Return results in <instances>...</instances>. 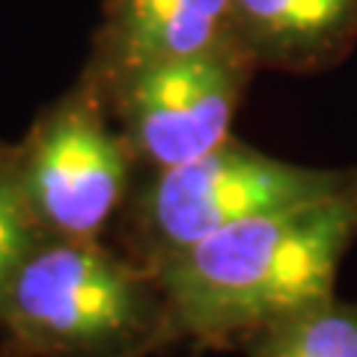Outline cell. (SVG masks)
I'll return each instance as SVG.
<instances>
[{"instance_id":"1","label":"cell","mask_w":357,"mask_h":357,"mask_svg":"<svg viewBox=\"0 0 357 357\" xmlns=\"http://www.w3.org/2000/svg\"><path fill=\"white\" fill-rule=\"evenodd\" d=\"M357 241V185L328 199L268 211L215 232L155 268L182 342L194 351L238 349L274 319L337 295Z\"/></svg>"},{"instance_id":"2","label":"cell","mask_w":357,"mask_h":357,"mask_svg":"<svg viewBox=\"0 0 357 357\" xmlns=\"http://www.w3.org/2000/svg\"><path fill=\"white\" fill-rule=\"evenodd\" d=\"M176 345L161 277L107 238L45 236L0 301V357H158Z\"/></svg>"},{"instance_id":"3","label":"cell","mask_w":357,"mask_h":357,"mask_svg":"<svg viewBox=\"0 0 357 357\" xmlns=\"http://www.w3.org/2000/svg\"><path fill=\"white\" fill-rule=\"evenodd\" d=\"M351 185H357V164H292L232 134L199 158L140 170L110 236L128 259L155 271L238 220L337 197Z\"/></svg>"},{"instance_id":"4","label":"cell","mask_w":357,"mask_h":357,"mask_svg":"<svg viewBox=\"0 0 357 357\" xmlns=\"http://www.w3.org/2000/svg\"><path fill=\"white\" fill-rule=\"evenodd\" d=\"M15 161L27 206L51 238H107L140 176L102 86L84 69L33 116Z\"/></svg>"},{"instance_id":"5","label":"cell","mask_w":357,"mask_h":357,"mask_svg":"<svg viewBox=\"0 0 357 357\" xmlns=\"http://www.w3.org/2000/svg\"><path fill=\"white\" fill-rule=\"evenodd\" d=\"M259 72L236 45L194 57L128 69L102 86L107 107L140 170L185 164L232 137V126Z\"/></svg>"},{"instance_id":"6","label":"cell","mask_w":357,"mask_h":357,"mask_svg":"<svg viewBox=\"0 0 357 357\" xmlns=\"http://www.w3.org/2000/svg\"><path fill=\"white\" fill-rule=\"evenodd\" d=\"M232 0H105L84 72L110 81L146 63L229 45Z\"/></svg>"},{"instance_id":"7","label":"cell","mask_w":357,"mask_h":357,"mask_svg":"<svg viewBox=\"0 0 357 357\" xmlns=\"http://www.w3.org/2000/svg\"><path fill=\"white\" fill-rule=\"evenodd\" d=\"M229 42L259 72H328L357 45V0H232Z\"/></svg>"},{"instance_id":"8","label":"cell","mask_w":357,"mask_h":357,"mask_svg":"<svg viewBox=\"0 0 357 357\" xmlns=\"http://www.w3.org/2000/svg\"><path fill=\"white\" fill-rule=\"evenodd\" d=\"M244 357H357V304L337 295L274 319L244 337Z\"/></svg>"},{"instance_id":"9","label":"cell","mask_w":357,"mask_h":357,"mask_svg":"<svg viewBox=\"0 0 357 357\" xmlns=\"http://www.w3.org/2000/svg\"><path fill=\"white\" fill-rule=\"evenodd\" d=\"M45 238L18 178L15 143L0 140V301L21 262Z\"/></svg>"},{"instance_id":"10","label":"cell","mask_w":357,"mask_h":357,"mask_svg":"<svg viewBox=\"0 0 357 357\" xmlns=\"http://www.w3.org/2000/svg\"><path fill=\"white\" fill-rule=\"evenodd\" d=\"M194 357H199V351H194Z\"/></svg>"}]
</instances>
